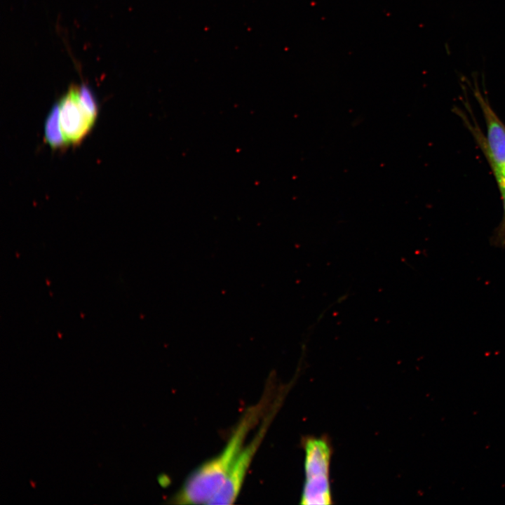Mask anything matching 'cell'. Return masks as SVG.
Here are the masks:
<instances>
[{
  "mask_svg": "<svg viewBox=\"0 0 505 505\" xmlns=\"http://www.w3.org/2000/svg\"><path fill=\"white\" fill-rule=\"evenodd\" d=\"M269 399L248 409L221 452L198 466L187 478L172 498L180 504H208L223 486L231 469L244 447L247 435L267 412Z\"/></svg>",
  "mask_w": 505,
  "mask_h": 505,
  "instance_id": "obj_1",
  "label": "cell"
},
{
  "mask_svg": "<svg viewBox=\"0 0 505 505\" xmlns=\"http://www.w3.org/2000/svg\"><path fill=\"white\" fill-rule=\"evenodd\" d=\"M305 481L301 497L304 505L332 504L330 465L332 448L325 438L309 437L304 441Z\"/></svg>",
  "mask_w": 505,
  "mask_h": 505,
  "instance_id": "obj_2",
  "label": "cell"
},
{
  "mask_svg": "<svg viewBox=\"0 0 505 505\" xmlns=\"http://www.w3.org/2000/svg\"><path fill=\"white\" fill-rule=\"evenodd\" d=\"M274 410L267 415L259 431L254 438L243 448L234 466L231 469L223 486L215 496L209 501V505L234 504L240 493L247 471L252 462L259 446L271 420Z\"/></svg>",
  "mask_w": 505,
  "mask_h": 505,
  "instance_id": "obj_3",
  "label": "cell"
},
{
  "mask_svg": "<svg viewBox=\"0 0 505 505\" xmlns=\"http://www.w3.org/2000/svg\"><path fill=\"white\" fill-rule=\"evenodd\" d=\"M58 105L64 137L67 144H78L90 132L95 119L81 105L76 87H72Z\"/></svg>",
  "mask_w": 505,
  "mask_h": 505,
  "instance_id": "obj_4",
  "label": "cell"
},
{
  "mask_svg": "<svg viewBox=\"0 0 505 505\" xmlns=\"http://www.w3.org/2000/svg\"><path fill=\"white\" fill-rule=\"evenodd\" d=\"M475 96L486 123L488 159L499 182L505 180V125L478 90H475Z\"/></svg>",
  "mask_w": 505,
  "mask_h": 505,
  "instance_id": "obj_5",
  "label": "cell"
},
{
  "mask_svg": "<svg viewBox=\"0 0 505 505\" xmlns=\"http://www.w3.org/2000/svg\"><path fill=\"white\" fill-rule=\"evenodd\" d=\"M45 140L54 149L62 148L67 144L60 126L58 104L53 106L46 119Z\"/></svg>",
  "mask_w": 505,
  "mask_h": 505,
  "instance_id": "obj_6",
  "label": "cell"
},
{
  "mask_svg": "<svg viewBox=\"0 0 505 505\" xmlns=\"http://www.w3.org/2000/svg\"><path fill=\"white\" fill-rule=\"evenodd\" d=\"M503 201V215L499 225L494 230L490 238V243L492 246L499 248H505V182L499 185Z\"/></svg>",
  "mask_w": 505,
  "mask_h": 505,
  "instance_id": "obj_7",
  "label": "cell"
},
{
  "mask_svg": "<svg viewBox=\"0 0 505 505\" xmlns=\"http://www.w3.org/2000/svg\"><path fill=\"white\" fill-rule=\"evenodd\" d=\"M79 99L86 112L95 119L97 114V105L91 90L86 85L78 88Z\"/></svg>",
  "mask_w": 505,
  "mask_h": 505,
  "instance_id": "obj_8",
  "label": "cell"
}]
</instances>
